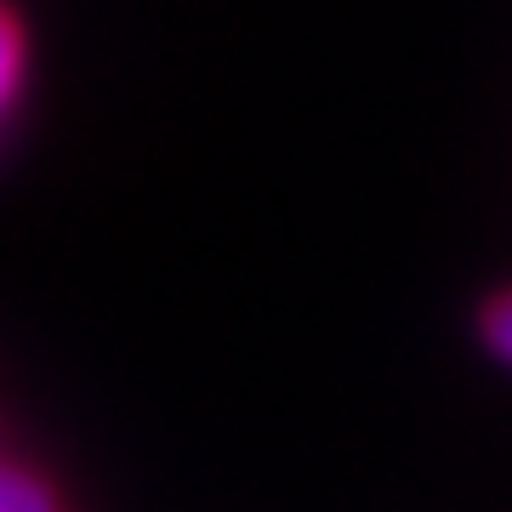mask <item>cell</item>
I'll list each match as a JSON object with an SVG mask.
<instances>
[{
    "instance_id": "obj_2",
    "label": "cell",
    "mask_w": 512,
    "mask_h": 512,
    "mask_svg": "<svg viewBox=\"0 0 512 512\" xmlns=\"http://www.w3.org/2000/svg\"><path fill=\"white\" fill-rule=\"evenodd\" d=\"M18 80H23V29L0 12V114L12 109Z\"/></svg>"
},
{
    "instance_id": "obj_1",
    "label": "cell",
    "mask_w": 512,
    "mask_h": 512,
    "mask_svg": "<svg viewBox=\"0 0 512 512\" xmlns=\"http://www.w3.org/2000/svg\"><path fill=\"white\" fill-rule=\"evenodd\" d=\"M0 512H57V495L46 478L0 461Z\"/></svg>"
},
{
    "instance_id": "obj_3",
    "label": "cell",
    "mask_w": 512,
    "mask_h": 512,
    "mask_svg": "<svg viewBox=\"0 0 512 512\" xmlns=\"http://www.w3.org/2000/svg\"><path fill=\"white\" fill-rule=\"evenodd\" d=\"M478 330H484V342H490L495 359H507V365H512V291H507V296H495L490 308H484Z\"/></svg>"
}]
</instances>
